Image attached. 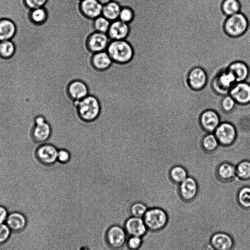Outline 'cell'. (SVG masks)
I'll return each instance as SVG.
<instances>
[{"label":"cell","instance_id":"10","mask_svg":"<svg viewBox=\"0 0 250 250\" xmlns=\"http://www.w3.org/2000/svg\"><path fill=\"white\" fill-rule=\"evenodd\" d=\"M229 95L235 102L240 104H247L250 102V83L246 81L238 82L230 89Z\"/></svg>","mask_w":250,"mask_h":250},{"label":"cell","instance_id":"3","mask_svg":"<svg viewBox=\"0 0 250 250\" xmlns=\"http://www.w3.org/2000/svg\"><path fill=\"white\" fill-rule=\"evenodd\" d=\"M76 104L78 115L83 120L91 122L99 116L101 105L96 97L88 95L82 100L76 102Z\"/></svg>","mask_w":250,"mask_h":250},{"label":"cell","instance_id":"4","mask_svg":"<svg viewBox=\"0 0 250 250\" xmlns=\"http://www.w3.org/2000/svg\"><path fill=\"white\" fill-rule=\"evenodd\" d=\"M248 27V20L241 12L228 16L224 25L226 33L233 38L238 37L243 35Z\"/></svg>","mask_w":250,"mask_h":250},{"label":"cell","instance_id":"9","mask_svg":"<svg viewBox=\"0 0 250 250\" xmlns=\"http://www.w3.org/2000/svg\"><path fill=\"white\" fill-rule=\"evenodd\" d=\"M214 134L219 144L229 145L234 141L236 132L234 126L231 124L224 122L219 124Z\"/></svg>","mask_w":250,"mask_h":250},{"label":"cell","instance_id":"43","mask_svg":"<svg viewBox=\"0 0 250 250\" xmlns=\"http://www.w3.org/2000/svg\"><path fill=\"white\" fill-rule=\"evenodd\" d=\"M103 5L107 4L112 1V0H97Z\"/></svg>","mask_w":250,"mask_h":250},{"label":"cell","instance_id":"8","mask_svg":"<svg viewBox=\"0 0 250 250\" xmlns=\"http://www.w3.org/2000/svg\"><path fill=\"white\" fill-rule=\"evenodd\" d=\"M58 148L54 145L44 143L36 151V156L43 165L50 166L57 161Z\"/></svg>","mask_w":250,"mask_h":250},{"label":"cell","instance_id":"37","mask_svg":"<svg viewBox=\"0 0 250 250\" xmlns=\"http://www.w3.org/2000/svg\"><path fill=\"white\" fill-rule=\"evenodd\" d=\"M236 103L235 101L229 94L223 97L221 102V105L224 110L228 112L234 108Z\"/></svg>","mask_w":250,"mask_h":250},{"label":"cell","instance_id":"20","mask_svg":"<svg viewBox=\"0 0 250 250\" xmlns=\"http://www.w3.org/2000/svg\"><path fill=\"white\" fill-rule=\"evenodd\" d=\"M68 93L71 99L78 102L88 95L89 91L87 85L83 82L76 80L69 84Z\"/></svg>","mask_w":250,"mask_h":250},{"label":"cell","instance_id":"31","mask_svg":"<svg viewBox=\"0 0 250 250\" xmlns=\"http://www.w3.org/2000/svg\"><path fill=\"white\" fill-rule=\"evenodd\" d=\"M238 201L240 206L244 208H250V187L246 186L241 188L238 193Z\"/></svg>","mask_w":250,"mask_h":250},{"label":"cell","instance_id":"26","mask_svg":"<svg viewBox=\"0 0 250 250\" xmlns=\"http://www.w3.org/2000/svg\"><path fill=\"white\" fill-rule=\"evenodd\" d=\"M221 8L223 13L228 17L240 12L241 4L239 0H223Z\"/></svg>","mask_w":250,"mask_h":250},{"label":"cell","instance_id":"29","mask_svg":"<svg viewBox=\"0 0 250 250\" xmlns=\"http://www.w3.org/2000/svg\"><path fill=\"white\" fill-rule=\"evenodd\" d=\"M47 18V11L44 8L40 7L31 9L30 13L31 21L36 24H41L45 21Z\"/></svg>","mask_w":250,"mask_h":250},{"label":"cell","instance_id":"15","mask_svg":"<svg viewBox=\"0 0 250 250\" xmlns=\"http://www.w3.org/2000/svg\"><path fill=\"white\" fill-rule=\"evenodd\" d=\"M125 231L131 236L142 237L146 233L147 228L142 218L132 217L125 224Z\"/></svg>","mask_w":250,"mask_h":250},{"label":"cell","instance_id":"5","mask_svg":"<svg viewBox=\"0 0 250 250\" xmlns=\"http://www.w3.org/2000/svg\"><path fill=\"white\" fill-rule=\"evenodd\" d=\"M143 220L148 230L156 231L161 230L166 226L168 216L163 208L153 207L148 208Z\"/></svg>","mask_w":250,"mask_h":250},{"label":"cell","instance_id":"42","mask_svg":"<svg viewBox=\"0 0 250 250\" xmlns=\"http://www.w3.org/2000/svg\"><path fill=\"white\" fill-rule=\"evenodd\" d=\"M7 218L6 209L3 207L0 206V224L2 223Z\"/></svg>","mask_w":250,"mask_h":250},{"label":"cell","instance_id":"21","mask_svg":"<svg viewBox=\"0 0 250 250\" xmlns=\"http://www.w3.org/2000/svg\"><path fill=\"white\" fill-rule=\"evenodd\" d=\"M227 70L234 75L236 83L246 81L249 76V66L242 61H237L232 62Z\"/></svg>","mask_w":250,"mask_h":250},{"label":"cell","instance_id":"40","mask_svg":"<svg viewBox=\"0 0 250 250\" xmlns=\"http://www.w3.org/2000/svg\"><path fill=\"white\" fill-rule=\"evenodd\" d=\"M26 5L31 9L42 7L47 0H24Z\"/></svg>","mask_w":250,"mask_h":250},{"label":"cell","instance_id":"36","mask_svg":"<svg viewBox=\"0 0 250 250\" xmlns=\"http://www.w3.org/2000/svg\"><path fill=\"white\" fill-rule=\"evenodd\" d=\"M134 17L133 12L129 7H122L118 19L123 22L129 23L132 21Z\"/></svg>","mask_w":250,"mask_h":250},{"label":"cell","instance_id":"32","mask_svg":"<svg viewBox=\"0 0 250 250\" xmlns=\"http://www.w3.org/2000/svg\"><path fill=\"white\" fill-rule=\"evenodd\" d=\"M111 21L101 15L94 20V28L97 32L107 34Z\"/></svg>","mask_w":250,"mask_h":250},{"label":"cell","instance_id":"34","mask_svg":"<svg viewBox=\"0 0 250 250\" xmlns=\"http://www.w3.org/2000/svg\"><path fill=\"white\" fill-rule=\"evenodd\" d=\"M202 144L205 149L211 151L217 147L219 143L214 133H209L204 137Z\"/></svg>","mask_w":250,"mask_h":250},{"label":"cell","instance_id":"23","mask_svg":"<svg viewBox=\"0 0 250 250\" xmlns=\"http://www.w3.org/2000/svg\"><path fill=\"white\" fill-rule=\"evenodd\" d=\"M113 61L106 51L94 53L92 58L93 66L97 70H104L111 65Z\"/></svg>","mask_w":250,"mask_h":250},{"label":"cell","instance_id":"38","mask_svg":"<svg viewBox=\"0 0 250 250\" xmlns=\"http://www.w3.org/2000/svg\"><path fill=\"white\" fill-rule=\"evenodd\" d=\"M71 159L70 153L65 149H59L57 154V162L62 164H66Z\"/></svg>","mask_w":250,"mask_h":250},{"label":"cell","instance_id":"24","mask_svg":"<svg viewBox=\"0 0 250 250\" xmlns=\"http://www.w3.org/2000/svg\"><path fill=\"white\" fill-rule=\"evenodd\" d=\"M121 8L118 2L112 0L103 5L102 15L111 22L114 21L118 19Z\"/></svg>","mask_w":250,"mask_h":250},{"label":"cell","instance_id":"30","mask_svg":"<svg viewBox=\"0 0 250 250\" xmlns=\"http://www.w3.org/2000/svg\"><path fill=\"white\" fill-rule=\"evenodd\" d=\"M170 175L172 179L179 184H180L188 177L186 169L180 166H176L173 167L170 170Z\"/></svg>","mask_w":250,"mask_h":250},{"label":"cell","instance_id":"28","mask_svg":"<svg viewBox=\"0 0 250 250\" xmlns=\"http://www.w3.org/2000/svg\"><path fill=\"white\" fill-rule=\"evenodd\" d=\"M16 50L15 44L11 40L0 41V56L4 59L12 57Z\"/></svg>","mask_w":250,"mask_h":250},{"label":"cell","instance_id":"7","mask_svg":"<svg viewBox=\"0 0 250 250\" xmlns=\"http://www.w3.org/2000/svg\"><path fill=\"white\" fill-rule=\"evenodd\" d=\"M52 133V128L44 116H38L32 131V137L37 143H45Z\"/></svg>","mask_w":250,"mask_h":250},{"label":"cell","instance_id":"19","mask_svg":"<svg viewBox=\"0 0 250 250\" xmlns=\"http://www.w3.org/2000/svg\"><path fill=\"white\" fill-rule=\"evenodd\" d=\"M210 243L216 250H231L233 246L231 236L224 232L214 233L210 238Z\"/></svg>","mask_w":250,"mask_h":250},{"label":"cell","instance_id":"16","mask_svg":"<svg viewBox=\"0 0 250 250\" xmlns=\"http://www.w3.org/2000/svg\"><path fill=\"white\" fill-rule=\"evenodd\" d=\"M179 192L182 198L186 201L193 199L198 192V185L196 180L188 177L180 184Z\"/></svg>","mask_w":250,"mask_h":250},{"label":"cell","instance_id":"27","mask_svg":"<svg viewBox=\"0 0 250 250\" xmlns=\"http://www.w3.org/2000/svg\"><path fill=\"white\" fill-rule=\"evenodd\" d=\"M218 174L223 180H229L236 174V167L229 163H223L218 168Z\"/></svg>","mask_w":250,"mask_h":250},{"label":"cell","instance_id":"11","mask_svg":"<svg viewBox=\"0 0 250 250\" xmlns=\"http://www.w3.org/2000/svg\"><path fill=\"white\" fill-rule=\"evenodd\" d=\"M111 40L107 34L95 31L88 38L87 46L93 54L106 51Z\"/></svg>","mask_w":250,"mask_h":250},{"label":"cell","instance_id":"44","mask_svg":"<svg viewBox=\"0 0 250 250\" xmlns=\"http://www.w3.org/2000/svg\"><path fill=\"white\" fill-rule=\"evenodd\" d=\"M105 86H106V78H105ZM104 91H105V89H104ZM104 93H103V94H104ZM103 94H102V95H103ZM102 95L101 96H102ZM101 96H100V97H101ZM100 97H99V98H100Z\"/></svg>","mask_w":250,"mask_h":250},{"label":"cell","instance_id":"33","mask_svg":"<svg viewBox=\"0 0 250 250\" xmlns=\"http://www.w3.org/2000/svg\"><path fill=\"white\" fill-rule=\"evenodd\" d=\"M236 175L242 179L250 178V161L244 160L236 167Z\"/></svg>","mask_w":250,"mask_h":250},{"label":"cell","instance_id":"1","mask_svg":"<svg viewBox=\"0 0 250 250\" xmlns=\"http://www.w3.org/2000/svg\"><path fill=\"white\" fill-rule=\"evenodd\" d=\"M82 0H47L43 6L46 20L40 24L43 37L52 44L75 47L87 42L96 31L94 20L85 17L81 9Z\"/></svg>","mask_w":250,"mask_h":250},{"label":"cell","instance_id":"6","mask_svg":"<svg viewBox=\"0 0 250 250\" xmlns=\"http://www.w3.org/2000/svg\"><path fill=\"white\" fill-rule=\"evenodd\" d=\"M236 83L234 75L227 69L220 72L211 83L213 90L218 94L226 96L230 89Z\"/></svg>","mask_w":250,"mask_h":250},{"label":"cell","instance_id":"35","mask_svg":"<svg viewBox=\"0 0 250 250\" xmlns=\"http://www.w3.org/2000/svg\"><path fill=\"white\" fill-rule=\"evenodd\" d=\"M147 209V206L141 201L134 202L130 207L133 216L139 218H143Z\"/></svg>","mask_w":250,"mask_h":250},{"label":"cell","instance_id":"41","mask_svg":"<svg viewBox=\"0 0 250 250\" xmlns=\"http://www.w3.org/2000/svg\"><path fill=\"white\" fill-rule=\"evenodd\" d=\"M10 235V229L2 223L0 224V244L5 242Z\"/></svg>","mask_w":250,"mask_h":250},{"label":"cell","instance_id":"25","mask_svg":"<svg viewBox=\"0 0 250 250\" xmlns=\"http://www.w3.org/2000/svg\"><path fill=\"white\" fill-rule=\"evenodd\" d=\"M26 219L21 213L14 212L7 217L6 224L9 228L14 231L23 229L26 225Z\"/></svg>","mask_w":250,"mask_h":250},{"label":"cell","instance_id":"22","mask_svg":"<svg viewBox=\"0 0 250 250\" xmlns=\"http://www.w3.org/2000/svg\"><path fill=\"white\" fill-rule=\"evenodd\" d=\"M17 31L15 24L7 19L0 20V41L11 40Z\"/></svg>","mask_w":250,"mask_h":250},{"label":"cell","instance_id":"18","mask_svg":"<svg viewBox=\"0 0 250 250\" xmlns=\"http://www.w3.org/2000/svg\"><path fill=\"white\" fill-rule=\"evenodd\" d=\"M81 9L87 18L94 20L102 15L103 5L97 0H82Z\"/></svg>","mask_w":250,"mask_h":250},{"label":"cell","instance_id":"39","mask_svg":"<svg viewBox=\"0 0 250 250\" xmlns=\"http://www.w3.org/2000/svg\"><path fill=\"white\" fill-rule=\"evenodd\" d=\"M142 244V240L141 237L131 236L128 240L127 244L128 247L132 250L139 249Z\"/></svg>","mask_w":250,"mask_h":250},{"label":"cell","instance_id":"2","mask_svg":"<svg viewBox=\"0 0 250 250\" xmlns=\"http://www.w3.org/2000/svg\"><path fill=\"white\" fill-rule=\"evenodd\" d=\"M106 51L113 62L119 63L128 62L133 56L131 45L125 40L111 41Z\"/></svg>","mask_w":250,"mask_h":250},{"label":"cell","instance_id":"14","mask_svg":"<svg viewBox=\"0 0 250 250\" xmlns=\"http://www.w3.org/2000/svg\"><path fill=\"white\" fill-rule=\"evenodd\" d=\"M129 31L128 23L118 19L111 22L107 34L111 41L123 40L127 37Z\"/></svg>","mask_w":250,"mask_h":250},{"label":"cell","instance_id":"13","mask_svg":"<svg viewBox=\"0 0 250 250\" xmlns=\"http://www.w3.org/2000/svg\"><path fill=\"white\" fill-rule=\"evenodd\" d=\"M106 238L111 247L115 249L120 248L125 242V230L120 226H112L107 230Z\"/></svg>","mask_w":250,"mask_h":250},{"label":"cell","instance_id":"17","mask_svg":"<svg viewBox=\"0 0 250 250\" xmlns=\"http://www.w3.org/2000/svg\"><path fill=\"white\" fill-rule=\"evenodd\" d=\"M200 123L203 127L209 133H214L220 124V120L216 111L208 109L202 113Z\"/></svg>","mask_w":250,"mask_h":250},{"label":"cell","instance_id":"45","mask_svg":"<svg viewBox=\"0 0 250 250\" xmlns=\"http://www.w3.org/2000/svg\"><path fill=\"white\" fill-rule=\"evenodd\" d=\"M170 177L171 178V177H168H168L164 179V180H165L166 179L169 178H170ZM164 181V180H163L162 181ZM162 181H161V182H162ZM160 182H159V183H160ZM158 184H157V185ZM157 185H156V186H157Z\"/></svg>","mask_w":250,"mask_h":250},{"label":"cell","instance_id":"12","mask_svg":"<svg viewBox=\"0 0 250 250\" xmlns=\"http://www.w3.org/2000/svg\"><path fill=\"white\" fill-rule=\"evenodd\" d=\"M208 81V76L205 70L200 67L192 68L188 74V82L191 88L199 90L203 89Z\"/></svg>","mask_w":250,"mask_h":250}]
</instances>
